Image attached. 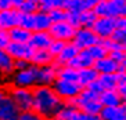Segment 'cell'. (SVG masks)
<instances>
[{
    "label": "cell",
    "mask_w": 126,
    "mask_h": 120,
    "mask_svg": "<svg viewBox=\"0 0 126 120\" xmlns=\"http://www.w3.org/2000/svg\"><path fill=\"white\" fill-rule=\"evenodd\" d=\"M33 94V109L42 117L56 116L64 101L60 98L51 86H40L37 84L32 88Z\"/></svg>",
    "instance_id": "cell-1"
},
{
    "label": "cell",
    "mask_w": 126,
    "mask_h": 120,
    "mask_svg": "<svg viewBox=\"0 0 126 120\" xmlns=\"http://www.w3.org/2000/svg\"><path fill=\"white\" fill-rule=\"evenodd\" d=\"M71 102L80 112H85V113L100 115L101 109H103V105L100 104V99H98V94L94 93V91H92L87 87L82 88L80 93L78 94V97L74 98Z\"/></svg>",
    "instance_id": "cell-2"
},
{
    "label": "cell",
    "mask_w": 126,
    "mask_h": 120,
    "mask_svg": "<svg viewBox=\"0 0 126 120\" xmlns=\"http://www.w3.org/2000/svg\"><path fill=\"white\" fill-rule=\"evenodd\" d=\"M10 86L15 87H25V88H33L37 86V68L32 64L22 68V69H15L10 79H8Z\"/></svg>",
    "instance_id": "cell-3"
},
{
    "label": "cell",
    "mask_w": 126,
    "mask_h": 120,
    "mask_svg": "<svg viewBox=\"0 0 126 120\" xmlns=\"http://www.w3.org/2000/svg\"><path fill=\"white\" fill-rule=\"evenodd\" d=\"M97 17L119 18L126 15V0H101L93 7Z\"/></svg>",
    "instance_id": "cell-4"
},
{
    "label": "cell",
    "mask_w": 126,
    "mask_h": 120,
    "mask_svg": "<svg viewBox=\"0 0 126 120\" xmlns=\"http://www.w3.org/2000/svg\"><path fill=\"white\" fill-rule=\"evenodd\" d=\"M7 95L13 99L19 110L33 109V94L32 88L25 87H15V86H7Z\"/></svg>",
    "instance_id": "cell-5"
},
{
    "label": "cell",
    "mask_w": 126,
    "mask_h": 120,
    "mask_svg": "<svg viewBox=\"0 0 126 120\" xmlns=\"http://www.w3.org/2000/svg\"><path fill=\"white\" fill-rule=\"evenodd\" d=\"M51 87L54 88L57 95L64 102H71L74 98L78 97V94L82 90V86L78 81H69V80H63V79H57L53 83Z\"/></svg>",
    "instance_id": "cell-6"
},
{
    "label": "cell",
    "mask_w": 126,
    "mask_h": 120,
    "mask_svg": "<svg viewBox=\"0 0 126 120\" xmlns=\"http://www.w3.org/2000/svg\"><path fill=\"white\" fill-rule=\"evenodd\" d=\"M75 32H76V28L68 19L60 21V22H53L51 26L48 28V33H50V36L53 39L61 40V41H65V43L67 41H72Z\"/></svg>",
    "instance_id": "cell-7"
},
{
    "label": "cell",
    "mask_w": 126,
    "mask_h": 120,
    "mask_svg": "<svg viewBox=\"0 0 126 120\" xmlns=\"http://www.w3.org/2000/svg\"><path fill=\"white\" fill-rule=\"evenodd\" d=\"M92 29L100 40H107L116 29V19L110 17H97L94 24L92 25Z\"/></svg>",
    "instance_id": "cell-8"
},
{
    "label": "cell",
    "mask_w": 126,
    "mask_h": 120,
    "mask_svg": "<svg viewBox=\"0 0 126 120\" xmlns=\"http://www.w3.org/2000/svg\"><path fill=\"white\" fill-rule=\"evenodd\" d=\"M100 41L98 36L93 32L92 28H76V32L74 35L72 43L79 48V50H86Z\"/></svg>",
    "instance_id": "cell-9"
},
{
    "label": "cell",
    "mask_w": 126,
    "mask_h": 120,
    "mask_svg": "<svg viewBox=\"0 0 126 120\" xmlns=\"http://www.w3.org/2000/svg\"><path fill=\"white\" fill-rule=\"evenodd\" d=\"M8 54L11 55L14 61L22 59V61H31V57L33 54V48L31 47L29 43H17V41H10V44L6 48Z\"/></svg>",
    "instance_id": "cell-10"
},
{
    "label": "cell",
    "mask_w": 126,
    "mask_h": 120,
    "mask_svg": "<svg viewBox=\"0 0 126 120\" xmlns=\"http://www.w3.org/2000/svg\"><path fill=\"white\" fill-rule=\"evenodd\" d=\"M19 11L17 8H0V30H10L18 25Z\"/></svg>",
    "instance_id": "cell-11"
},
{
    "label": "cell",
    "mask_w": 126,
    "mask_h": 120,
    "mask_svg": "<svg viewBox=\"0 0 126 120\" xmlns=\"http://www.w3.org/2000/svg\"><path fill=\"white\" fill-rule=\"evenodd\" d=\"M19 112H21L19 108L8 95H6L0 101V120H17Z\"/></svg>",
    "instance_id": "cell-12"
},
{
    "label": "cell",
    "mask_w": 126,
    "mask_h": 120,
    "mask_svg": "<svg viewBox=\"0 0 126 120\" xmlns=\"http://www.w3.org/2000/svg\"><path fill=\"white\" fill-rule=\"evenodd\" d=\"M79 48L75 46L72 41H67V43L64 44L63 50L58 53V55H56V58H54V64L57 66H61V65H68L72 59L78 55L79 53Z\"/></svg>",
    "instance_id": "cell-13"
},
{
    "label": "cell",
    "mask_w": 126,
    "mask_h": 120,
    "mask_svg": "<svg viewBox=\"0 0 126 120\" xmlns=\"http://www.w3.org/2000/svg\"><path fill=\"white\" fill-rule=\"evenodd\" d=\"M94 69L98 75H108V73H118L121 70V64L112 59L110 55H105L103 58L94 62Z\"/></svg>",
    "instance_id": "cell-14"
},
{
    "label": "cell",
    "mask_w": 126,
    "mask_h": 120,
    "mask_svg": "<svg viewBox=\"0 0 126 120\" xmlns=\"http://www.w3.org/2000/svg\"><path fill=\"white\" fill-rule=\"evenodd\" d=\"M100 117L101 120H126V104L122 102L115 106H103Z\"/></svg>",
    "instance_id": "cell-15"
},
{
    "label": "cell",
    "mask_w": 126,
    "mask_h": 120,
    "mask_svg": "<svg viewBox=\"0 0 126 120\" xmlns=\"http://www.w3.org/2000/svg\"><path fill=\"white\" fill-rule=\"evenodd\" d=\"M53 37L50 36L48 30H35L31 35V39L28 43L33 50H47Z\"/></svg>",
    "instance_id": "cell-16"
},
{
    "label": "cell",
    "mask_w": 126,
    "mask_h": 120,
    "mask_svg": "<svg viewBox=\"0 0 126 120\" xmlns=\"http://www.w3.org/2000/svg\"><path fill=\"white\" fill-rule=\"evenodd\" d=\"M57 80V65H46L37 68V84L40 86H53Z\"/></svg>",
    "instance_id": "cell-17"
},
{
    "label": "cell",
    "mask_w": 126,
    "mask_h": 120,
    "mask_svg": "<svg viewBox=\"0 0 126 120\" xmlns=\"http://www.w3.org/2000/svg\"><path fill=\"white\" fill-rule=\"evenodd\" d=\"M15 70V61L6 50H0V77L8 80Z\"/></svg>",
    "instance_id": "cell-18"
},
{
    "label": "cell",
    "mask_w": 126,
    "mask_h": 120,
    "mask_svg": "<svg viewBox=\"0 0 126 120\" xmlns=\"http://www.w3.org/2000/svg\"><path fill=\"white\" fill-rule=\"evenodd\" d=\"M29 62L33 66H36V68H40V66L54 64V57L50 54L48 50H35Z\"/></svg>",
    "instance_id": "cell-19"
},
{
    "label": "cell",
    "mask_w": 126,
    "mask_h": 120,
    "mask_svg": "<svg viewBox=\"0 0 126 120\" xmlns=\"http://www.w3.org/2000/svg\"><path fill=\"white\" fill-rule=\"evenodd\" d=\"M98 79V73L94 69V66H89V68H82L78 69V83L83 87H87L93 81H96Z\"/></svg>",
    "instance_id": "cell-20"
},
{
    "label": "cell",
    "mask_w": 126,
    "mask_h": 120,
    "mask_svg": "<svg viewBox=\"0 0 126 120\" xmlns=\"http://www.w3.org/2000/svg\"><path fill=\"white\" fill-rule=\"evenodd\" d=\"M98 99L103 106H115L122 104L123 99L121 98V95L118 94V91L115 90H103L98 94Z\"/></svg>",
    "instance_id": "cell-21"
},
{
    "label": "cell",
    "mask_w": 126,
    "mask_h": 120,
    "mask_svg": "<svg viewBox=\"0 0 126 120\" xmlns=\"http://www.w3.org/2000/svg\"><path fill=\"white\" fill-rule=\"evenodd\" d=\"M51 24L53 22L48 17L47 11L37 10L36 13H33V29H32V32H35V30H48Z\"/></svg>",
    "instance_id": "cell-22"
},
{
    "label": "cell",
    "mask_w": 126,
    "mask_h": 120,
    "mask_svg": "<svg viewBox=\"0 0 126 120\" xmlns=\"http://www.w3.org/2000/svg\"><path fill=\"white\" fill-rule=\"evenodd\" d=\"M7 33H8L10 40L11 41H17V43H28L31 39V35H32V32L29 29H25V28H22L19 25L7 30Z\"/></svg>",
    "instance_id": "cell-23"
},
{
    "label": "cell",
    "mask_w": 126,
    "mask_h": 120,
    "mask_svg": "<svg viewBox=\"0 0 126 120\" xmlns=\"http://www.w3.org/2000/svg\"><path fill=\"white\" fill-rule=\"evenodd\" d=\"M68 65L74 66L76 69H82V68H89V66L94 65V59L89 55V53L86 50H80L78 53V55L75 57L72 61L68 64Z\"/></svg>",
    "instance_id": "cell-24"
},
{
    "label": "cell",
    "mask_w": 126,
    "mask_h": 120,
    "mask_svg": "<svg viewBox=\"0 0 126 120\" xmlns=\"http://www.w3.org/2000/svg\"><path fill=\"white\" fill-rule=\"evenodd\" d=\"M79 113V109L72 102H64L56 116L60 120H75Z\"/></svg>",
    "instance_id": "cell-25"
},
{
    "label": "cell",
    "mask_w": 126,
    "mask_h": 120,
    "mask_svg": "<svg viewBox=\"0 0 126 120\" xmlns=\"http://www.w3.org/2000/svg\"><path fill=\"white\" fill-rule=\"evenodd\" d=\"M57 79L69 80V81H78V69L71 65L57 66Z\"/></svg>",
    "instance_id": "cell-26"
},
{
    "label": "cell",
    "mask_w": 126,
    "mask_h": 120,
    "mask_svg": "<svg viewBox=\"0 0 126 120\" xmlns=\"http://www.w3.org/2000/svg\"><path fill=\"white\" fill-rule=\"evenodd\" d=\"M98 83L103 90H114L118 84V73H108V75H98Z\"/></svg>",
    "instance_id": "cell-27"
},
{
    "label": "cell",
    "mask_w": 126,
    "mask_h": 120,
    "mask_svg": "<svg viewBox=\"0 0 126 120\" xmlns=\"http://www.w3.org/2000/svg\"><path fill=\"white\" fill-rule=\"evenodd\" d=\"M87 8H92V6L87 3V0H68L67 6H65V10L69 14H79Z\"/></svg>",
    "instance_id": "cell-28"
},
{
    "label": "cell",
    "mask_w": 126,
    "mask_h": 120,
    "mask_svg": "<svg viewBox=\"0 0 126 120\" xmlns=\"http://www.w3.org/2000/svg\"><path fill=\"white\" fill-rule=\"evenodd\" d=\"M86 51H87L89 55L94 59V62H96L97 59H100V58H103V57H105V55H108V50H107V47H105V44L103 43V40H100L98 43L92 46V47L86 48Z\"/></svg>",
    "instance_id": "cell-29"
},
{
    "label": "cell",
    "mask_w": 126,
    "mask_h": 120,
    "mask_svg": "<svg viewBox=\"0 0 126 120\" xmlns=\"http://www.w3.org/2000/svg\"><path fill=\"white\" fill-rule=\"evenodd\" d=\"M115 90L118 91V94L121 95V98L125 102L126 101V72L122 69L118 72V84H116Z\"/></svg>",
    "instance_id": "cell-30"
},
{
    "label": "cell",
    "mask_w": 126,
    "mask_h": 120,
    "mask_svg": "<svg viewBox=\"0 0 126 120\" xmlns=\"http://www.w3.org/2000/svg\"><path fill=\"white\" fill-rule=\"evenodd\" d=\"M48 17L51 19V22H60L68 19V11L65 8H53L48 11Z\"/></svg>",
    "instance_id": "cell-31"
},
{
    "label": "cell",
    "mask_w": 126,
    "mask_h": 120,
    "mask_svg": "<svg viewBox=\"0 0 126 120\" xmlns=\"http://www.w3.org/2000/svg\"><path fill=\"white\" fill-rule=\"evenodd\" d=\"M18 25L25 28V29H29L32 32L33 29V14H25V13H19L18 17Z\"/></svg>",
    "instance_id": "cell-32"
},
{
    "label": "cell",
    "mask_w": 126,
    "mask_h": 120,
    "mask_svg": "<svg viewBox=\"0 0 126 120\" xmlns=\"http://www.w3.org/2000/svg\"><path fill=\"white\" fill-rule=\"evenodd\" d=\"M19 13H25V14H33L39 10L36 1H31V0H24L22 3L19 4V7L17 8Z\"/></svg>",
    "instance_id": "cell-33"
},
{
    "label": "cell",
    "mask_w": 126,
    "mask_h": 120,
    "mask_svg": "<svg viewBox=\"0 0 126 120\" xmlns=\"http://www.w3.org/2000/svg\"><path fill=\"white\" fill-rule=\"evenodd\" d=\"M42 119L43 117L35 109H28V110H21L17 120H42Z\"/></svg>",
    "instance_id": "cell-34"
},
{
    "label": "cell",
    "mask_w": 126,
    "mask_h": 120,
    "mask_svg": "<svg viewBox=\"0 0 126 120\" xmlns=\"http://www.w3.org/2000/svg\"><path fill=\"white\" fill-rule=\"evenodd\" d=\"M108 55H110L112 59H115L116 62L121 64L126 57V51H125V48H123V46H122V47H118V48H115V50L108 51Z\"/></svg>",
    "instance_id": "cell-35"
},
{
    "label": "cell",
    "mask_w": 126,
    "mask_h": 120,
    "mask_svg": "<svg viewBox=\"0 0 126 120\" xmlns=\"http://www.w3.org/2000/svg\"><path fill=\"white\" fill-rule=\"evenodd\" d=\"M64 44H65V41H61V40H54V39H53L47 50L50 51V54H51L54 58H56V55H58V53L63 50Z\"/></svg>",
    "instance_id": "cell-36"
},
{
    "label": "cell",
    "mask_w": 126,
    "mask_h": 120,
    "mask_svg": "<svg viewBox=\"0 0 126 120\" xmlns=\"http://www.w3.org/2000/svg\"><path fill=\"white\" fill-rule=\"evenodd\" d=\"M10 37H8L7 30H0V50H6L10 44Z\"/></svg>",
    "instance_id": "cell-37"
},
{
    "label": "cell",
    "mask_w": 126,
    "mask_h": 120,
    "mask_svg": "<svg viewBox=\"0 0 126 120\" xmlns=\"http://www.w3.org/2000/svg\"><path fill=\"white\" fill-rule=\"evenodd\" d=\"M75 120H101L100 115H92V113H85L79 110L78 116Z\"/></svg>",
    "instance_id": "cell-38"
},
{
    "label": "cell",
    "mask_w": 126,
    "mask_h": 120,
    "mask_svg": "<svg viewBox=\"0 0 126 120\" xmlns=\"http://www.w3.org/2000/svg\"><path fill=\"white\" fill-rule=\"evenodd\" d=\"M37 7H39V10H43V11H50L54 8V6H53V0H39L37 1Z\"/></svg>",
    "instance_id": "cell-39"
},
{
    "label": "cell",
    "mask_w": 126,
    "mask_h": 120,
    "mask_svg": "<svg viewBox=\"0 0 126 120\" xmlns=\"http://www.w3.org/2000/svg\"><path fill=\"white\" fill-rule=\"evenodd\" d=\"M116 29L126 35V15H122V17L116 18Z\"/></svg>",
    "instance_id": "cell-40"
},
{
    "label": "cell",
    "mask_w": 126,
    "mask_h": 120,
    "mask_svg": "<svg viewBox=\"0 0 126 120\" xmlns=\"http://www.w3.org/2000/svg\"><path fill=\"white\" fill-rule=\"evenodd\" d=\"M87 88H90L92 91H94V93H97V94H100L101 91H103V88H101L100 83H98V80H96V81H93L90 86H87Z\"/></svg>",
    "instance_id": "cell-41"
},
{
    "label": "cell",
    "mask_w": 126,
    "mask_h": 120,
    "mask_svg": "<svg viewBox=\"0 0 126 120\" xmlns=\"http://www.w3.org/2000/svg\"><path fill=\"white\" fill-rule=\"evenodd\" d=\"M68 0H53V6L54 8H65Z\"/></svg>",
    "instance_id": "cell-42"
},
{
    "label": "cell",
    "mask_w": 126,
    "mask_h": 120,
    "mask_svg": "<svg viewBox=\"0 0 126 120\" xmlns=\"http://www.w3.org/2000/svg\"><path fill=\"white\" fill-rule=\"evenodd\" d=\"M29 64H31V62H28V61L18 59V61H15V69H22V68H26Z\"/></svg>",
    "instance_id": "cell-43"
},
{
    "label": "cell",
    "mask_w": 126,
    "mask_h": 120,
    "mask_svg": "<svg viewBox=\"0 0 126 120\" xmlns=\"http://www.w3.org/2000/svg\"><path fill=\"white\" fill-rule=\"evenodd\" d=\"M6 95H7V86H6V84H1V86H0V101H1Z\"/></svg>",
    "instance_id": "cell-44"
},
{
    "label": "cell",
    "mask_w": 126,
    "mask_h": 120,
    "mask_svg": "<svg viewBox=\"0 0 126 120\" xmlns=\"http://www.w3.org/2000/svg\"><path fill=\"white\" fill-rule=\"evenodd\" d=\"M22 1L24 0H10V6H11V8H18Z\"/></svg>",
    "instance_id": "cell-45"
},
{
    "label": "cell",
    "mask_w": 126,
    "mask_h": 120,
    "mask_svg": "<svg viewBox=\"0 0 126 120\" xmlns=\"http://www.w3.org/2000/svg\"><path fill=\"white\" fill-rule=\"evenodd\" d=\"M98 1H101V0H87V3H89L90 6H92V8L94 7V6H96L97 3H98Z\"/></svg>",
    "instance_id": "cell-46"
},
{
    "label": "cell",
    "mask_w": 126,
    "mask_h": 120,
    "mask_svg": "<svg viewBox=\"0 0 126 120\" xmlns=\"http://www.w3.org/2000/svg\"><path fill=\"white\" fill-rule=\"evenodd\" d=\"M121 69L126 72V57H125V59H123V61L121 62Z\"/></svg>",
    "instance_id": "cell-47"
},
{
    "label": "cell",
    "mask_w": 126,
    "mask_h": 120,
    "mask_svg": "<svg viewBox=\"0 0 126 120\" xmlns=\"http://www.w3.org/2000/svg\"><path fill=\"white\" fill-rule=\"evenodd\" d=\"M42 120H60L57 116H51V117H43Z\"/></svg>",
    "instance_id": "cell-48"
},
{
    "label": "cell",
    "mask_w": 126,
    "mask_h": 120,
    "mask_svg": "<svg viewBox=\"0 0 126 120\" xmlns=\"http://www.w3.org/2000/svg\"><path fill=\"white\" fill-rule=\"evenodd\" d=\"M122 46H123V48H125V51H126V37H125V40H123V43H122Z\"/></svg>",
    "instance_id": "cell-49"
},
{
    "label": "cell",
    "mask_w": 126,
    "mask_h": 120,
    "mask_svg": "<svg viewBox=\"0 0 126 120\" xmlns=\"http://www.w3.org/2000/svg\"><path fill=\"white\" fill-rule=\"evenodd\" d=\"M1 84H3V79H1V77H0V86H1Z\"/></svg>",
    "instance_id": "cell-50"
},
{
    "label": "cell",
    "mask_w": 126,
    "mask_h": 120,
    "mask_svg": "<svg viewBox=\"0 0 126 120\" xmlns=\"http://www.w3.org/2000/svg\"><path fill=\"white\" fill-rule=\"evenodd\" d=\"M31 1H36V3H37V1H39V0H31Z\"/></svg>",
    "instance_id": "cell-51"
},
{
    "label": "cell",
    "mask_w": 126,
    "mask_h": 120,
    "mask_svg": "<svg viewBox=\"0 0 126 120\" xmlns=\"http://www.w3.org/2000/svg\"><path fill=\"white\" fill-rule=\"evenodd\" d=\"M125 104H126V101H125Z\"/></svg>",
    "instance_id": "cell-52"
}]
</instances>
